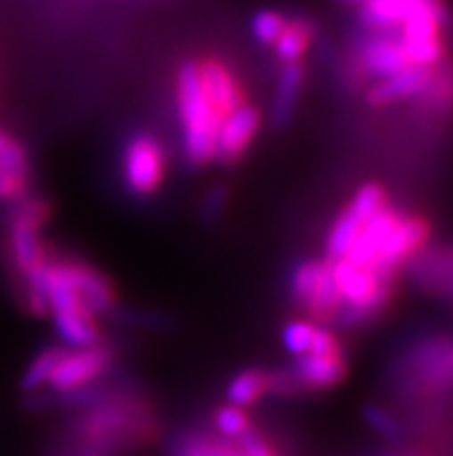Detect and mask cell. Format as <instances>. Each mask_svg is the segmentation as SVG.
<instances>
[{
    "mask_svg": "<svg viewBox=\"0 0 453 456\" xmlns=\"http://www.w3.org/2000/svg\"><path fill=\"white\" fill-rule=\"evenodd\" d=\"M176 102L185 160L190 165H206L215 153V130H218L220 114L201 88L199 65L195 61H185L178 68Z\"/></svg>",
    "mask_w": 453,
    "mask_h": 456,
    "instance_id": "6da1fadb",
    "label": "cell"
},
{
    "mask_svg": "<svg viewBox=\"0 0 453 456\" xmlns=\"http://www.w3.org/2000/svg\"><path fill=\"white\" fill-rule=\"evenodd\" d=\"M344 359L343 353L333 354H312L305 353L296 357V364H294V378L299 380L301 387L308 389H327L338 385L344 378Z\"/></svg>",
    "mask_w": 453,
    "mask_h": 456,
    "instance_id": "7c38bea8",
    "label": "cell"
},
{
    "mask_svg": "<svg viewBox=\"0 0 453 456\" xmlns=\"http://www.w3.org/2000/svg\"><path fill=\"white\" fill-rule=\"evenodd\" d=\"M227 202H230V192H227L224 185H215V188H211L208 195L204 197V218H206L208 223L218 220L220 214L224 211V207H227Z\"/></svg>",
    "mask_w": 453,
    "mask_h": 456,
    "instance_id": "f546056e",
    "label": "cell"
},
{
    "mask_svg": "<svg viewBox=\"0 0 453 456\" xmlns=\"http://www.w3.org/2000/svg\"><path fill=\"white\" fill-rule=\"evenodd\" d=\"M53 327H56L58 338L68 347H86L98 343V327L93 322V315H58L53 318Z\"/></svg>",
    "mask_w": 453,
    "mask_h": 456,
    "instance_id": "ffe728a7",
    "label": "cell"
},
{
    "mask_svg": "<svg viewBox=\"0 0 453 456\" xmlns=\"http://www.w3.org/2000/svg\"><path fill=\"white\" fill-rule=\"evenodd\" d=\"M197 65H199L201 88H204L206 98L211 100V104L220 114V118L230 110H234L236 104L243 102L241 86L236 84L234 75L227 69V65H222L215 58L201 61Z\"/></svg>",
    "mask_w": 453,
    "mask_h": 456,
    "instance_id": "8fae6325",
    "label": "cell"
},
{
    "mask_svg": "<svg viewBox=\"0 0 453 456\" xmlns=\"http://www.w3.org/2000/svg\"><path fill=\"white\" fill-rule=\"evenodd\" d=\"M338 306H340V292L338 288H336L331 260L320 262L315 285H312V289H310V297L303 304V308L310 313V318L333 320Z\"/></svg>",
    "mask_w": 453,
    "mask_h": 456,
    "instance_id": "2e32d148",
    "label": "cell"
},
{
    "mask_svg": "<svg viewBox=\"0 0 453 456\" xmlns=\"http://www.w3.org/2000/svg\"><path fill=\"white\" fill-rule=\"evenodd\" d=\"M69 272H72V281H75L81 301L86 304V308L93 315L111 311V306H114V289L104 281L102 273H98L88 265H79V262H69Z\"/></svg>",
    "mask_w": 453,
    "mask_h": 456,
    "instance_id": "5bb4252c",
    "label": "cell"
},
{
    "mask_svg": "<svg viewBox=\"0 0 453 456\" xmlns=\"http://www.w3.org/2000/svg\"><path fill=\"white\" fill-rule=\"evenodd\" d=\"M356 58H359V68L363 75L373 77V79L393 75L409 65L398 30H370V35L363 37V42L359 45Z\"/></svg>",
    "mask_w": 453,
    "mask_h": 456,
    "instance_id": "ba28073f",
    "label": "cell"
},
{
    "mask_svg": "<svg viewBox=\"0 0 453 456\" xmlns=\"http://www.w3.org/2000/svg\"><path fill=\"white\" fill-rule=\"evenodd\" d=\"M176 456H239L227 443L211 440L206 436H192L183 440L178 447Z\"/></svg>",
    "mask_w": 453,
    "mask_h": 456,
    "instance_id": "83f0119b",
    "label": "cell"
},
{
    "mask_svg": "<svg viewBox=\"0 0 453 456\" xmlns=\"http://www.w3.org/2000/svg\"><path fill=\"white\" fill-rule=\"evenodd\" d=\"M312 334H315V324L308 320H294L282 330V346L289 354L299 357V354L308 353Z\"/></svg>",
    "mask_w": 453,
    "mask_h": 456,
    "instance_id": "d4e9b609",
    "label": "cell"
},
{
    "mask_svg": "<svg viewBox=\"0 0 453 456\" xmlns=\"http://www.w3.org/2000/svg\"><path fill=\"white\" fill-rule=\"evenodd\" d=\"M308 353L333 354V353H340V346H338V341H336V336H333L331 330H327V327H317L315 324V334H312V341H310Z\"/></svg>",
    "mask_w": 453,
    "mask_h": 456,
    "instance_id": "4dcf8cb0",
    "label": "cell"
},
{
    "mask_svg": "<svg viewBox=\"0 0 453 456\" xmlns=\"http://www.w3.org/2000/svg\"><path fill=\"white\" fill-rule=\"evenodd\" d=\"M336 3H343V5H350V7H359L363 0H336Z\"/></svg>",
    "mask_w": 453,
    "mask_h": 456,
    "instance_id": "d6a6232c",
    "label": "cell"
},
{
    "mask_svg": "<svg viewBox=\"0 0 453 456\" xmlns=\"http://www.w3.org/2000/svg\"><path fill=\"white\" fill-rule=\"evenodd\" d=\"M215 428H218V434L222 436V438L236 440L250 428V419H247L246 411L239 408V405H222V408L215 412Z\"/></svg>",
    "mask_w": 453,
    "mask_h": 456,
    "instance_id": "cb8c5ba5",
    "label": "cell"
},
{
    "mask_svg": "<svg viewBox=\"0 0 453 456\" xmlns=\"http://www.w3.org/2000/svg\"><path fill=\"white\" fill-rule=\"evenodd\" d=\"M42 216H44L42 207L37 202H33L26 204L14 216V220H12V260H14V265H17V269L21 273L44 257V250H42L40 243V232H37Z\"/></svg>",
    "mask_w": 453,
    "mask_h": 456,
    "instance_id": "30bf717a",
    "label": "cell"
},
{
    "mask_svg": "<svg viewBox=\"0 0 453 456\" xmlns=\"http://www.w3.org/2000/svg\"><path fill=\"white\" fill-rule=\"evenodd\" d=\"M236 443H239V456H276L273 447L262 436L255 434L253 428H247L246 434L239 436Z\"/></svg>",
    "mask_w": 453,
    "mask_h": 456,
    "instance_id": "f1b7e54d",
    "label": "cell"
},
{
    "mask_svg": "<svg viewBox=\"0 0 453 456\" xmlns=\"http://www.w3.org/2000/svg\"><path fill=\"white\" fill-rule=\"evenodd\" d=\"M257 130V107L246 102L236 104L234 110H230L220 118L218 130H215V153H213V160H220L224 165L239 160L246 153L247 144L255 139Z\"/></svg>",
    "mask_w": 453,
    "mask_h": 456,
    "instance_id": "52a82bcc",
    "label": "cell"
},
{
    "mask_svg": "<svg viewBox=\"0 0 453 456\" xmlns=\"http://www.w3.org/2000/svg\"><path fill=\"white\" fill-rule=\"evenodd\" d=\"M386 204L384 188L379 183H363L359 191L354 192L352 202L347 204L343 214L333 220L331 230L327 237V255L328 260H338L350 253L352 243L359 237L363 223L373 214H377L379 208Z\"/></svg>",
    "mask_w": 453,
    "mask_h": 456,
    "instance_id": "3957f363",
    "label": "cell"
},
{
    "mask_svg": "<svg viewBox=\"0 0 453 456\" xmlns=\"http://www.w3.org/2000/svg\"><path fill=\"white\" fill-rule=\"evenodd\" d=\"M363 419H366V424L373 428V431H377L379 436H384V438L389 440L398 438V436L402 434L400 422H398L396 417L391 415L386 408H382V405L377 403H368L366 408H363Z\"/></svg>",
    "mask_w": 453,
    "mask_h": 456,
    "instance_id": "4316f807",
    "label": "cell"
},
{
    "mask_svg": "<svg viewBox=\"0 0 453 456\" xmlns=\"http://www.w3.org/2000/svg\"><path fill=\"white\" fill-rule=\"evenodd\" d=\"M396 218H398V211H393V208L384 204V207L379 208L377 214H373L366 223H363L359 237L354 239L350 253L344 255V257L356 262V265L373 266V262L377 260L379 248H382V243H384L386 234H389V230L393 227Z\"/></svg>",
    "mask_w": 453,
    "mask_h": 456,
    "instance_id": "4fadbf2b",
    "label": "cell"
},
{
    "mask_svg": "<svg viewBox=\"0 0 453 456\" xmlns=\"http://www.w3.org/2000/svg\"><path fill=\"white\" fill-rule=\"evenodd\" d=\"M269 392V373L259 369H247L236 373L227 385V401L239 408L257 403Z\"/></svg>",
    "mask_w": 453,
    "mask_h": 456,
    "instance_id": "d6986e66",
    "label": "cell"
},
{
    "mask_svg": "<svg viewBox=\"0 0 453 456\" xmlns=\"http://www.w3.org/2000/svg\"><path fill=\"white\" fill-rule=\"evenodd\" d=\"M0 169L19 181H26V174H28V158H26V151H23L21 144L14 142L10 134L3 133V130H0Z\"/></svg>",
    "mask_w": 453,
    "mask_h": 456,
    "instance_id": "7402d4cb",
    "label": "cell"
},
{
    "mask_svg": "<svg viewBox=\"0 0 453 456\" xmlns=\"http://www.w3.org/2000/svg\"><path fill=\"white\" fill-rule=\"evenodd\" d=\"M433 79H435V75L431 72V68L405 65V68L393 72V75L375 79V84L368 91V102L375 104V107H382V104L414 98V95L431 91Z\"/></svg>",
    "mask_w": 453,
    "mask_h": 456,
    "instance_id": "9c48e42d",
    "label": "cell"
},
{
    "mask_svg": "<svg viewBox=\"0 0 453 456\" xmlns=\"http://www.w3.org/2000/svg\"><path fill=\"white\" fill-rule=\"evenodd\" d=\"M331 269L340 292V306L333 320L340 327H359L386 306L391 297V276L379 273L373 266L356 265L347 257L331 260Z\"/></svg>",
    "mask_w": 453,
    "mask_h": 456,
    "instance_id": "7a4b0ae2",
    "label": "cell"
},
{
    "mask_svg": "<svg viewBox=\"0 0 453 456\" xmlns=\"http://www.w3.org/2000/svg\"><path fill=\"white\" fill-rule=\"evenodd\" d=\"M317 269H320V262L315 260H305L299 262V265L292 269V276H289V292L296 299V304L303 306L310 297V289L315 285Z\"/></svg>",
    "mask_w": 453,
    "mask_h": 456,
    "instance_id": "484cf974",
    "label": "cell"
},
{
    "mask_svg": "<svg viewBox=\"0 0 453 456\" xmlns=\"http://www.w3.org/2000/svg\"><path fill=\"white\" fill-rule=\"evenodd\" d=\"M287 17H282L280 12L276 10H259L255 12L250 19V33L259 45L271 46L278 35H280L282 26H285Z\"/></svg>",
    "mask_w": 453,
    "mask_h": 456,
    "instance_id": "603a6c76",
    "label": "cell"
},
{
    "mask_svg": "<svg viewBox=\"0 0 453 456\" xmlns=\"http://www.w3.org/2000/svg\"><path fill=\"white\" fill-rule=\"evenodd\" d=\"M301 88H303V65L285 63L276 86V98H273V123L278 127H285L292 121L294 110L299 104Z\"/></svg>",
    "mask_w": 453,
    "mask_h": 456,
    "instance_id": "9a60e30c",
    "label": "cell"
},
{
    "mask_svg": "<svg viewBox=\"0 0 453 456\" xmlns=\"http://www.w3.org/2000/svg\"><path fill=\"white\" fill-rule=\"evenodd\" d=\"M58 354L61 350L58 347H46L40 354H35L33 362L28 364L26 373L21 378V389L23 392H37L49 382V376H52V369L56 364Z\"/></svg>",
    "mask_w": 453,
    "mask_h": 456,
    "instance_id": "44dd1931",
    "label": "cell"
},
{
    "mask_svg": "<svg viewBox=\"0 0 453 456\" xmlns=\"http://www.w3.org/2000/svg\"><path fill=\"white\" fill-rule=\"evenodd\" d=\"M425 241H428V223L417 216L398 214L396 223L379 248L377 260L373 262V269L393 278L398 266L412 260L414 255L424 248Z\"/></svg>",
    "mask_w": 453,
    "mask_h": 456,
    "instance_id": "8992f818",
    "label": "cell"
},
{
    "mask_svg": "<svg viewBox=\"0 0 453 456\" xmlns=\"http://www.w3.org/2000/svg\"><path fill=\"white\" fill-rule=\"evenodd\" d=\"M412 3L414 0H363L356 7L359 21L368 30H398Z\"/></svg>",
    "mask_w": 453,
    "mask_h": 456,
    "instance_id": "e0dca14e",
    "label": "cell"
},
{
    "mask_svg": "<svg viewBox=\"0 0 453 456\" xmlns=\"http://www.w3.org/2000/svg\"><path fill=\"white\" fill-rule=\"evenodd\" d=\"M165 176V151L150 134H134L123 153V181L137 197L153 195Z\"/></svg>",
    "mask_w": 453,
    "mask_h": 456,
    "instance_id": "277c9868",
    "label": "cell"
},
{
    "mask_svg": "<svg viewBox=\"0 0 453 456\" xmlns=\"http://www.w3.org/2000/svg\"><path fill=\"white\" fill-rule=\"evenodd\" d=\"M310 40H312V28L305 19H287L271 46L276 49V56L282 63H301Z\"/></svg>",
    "mask_w": 453,
    "mask_h": 456,
    "instance_id": "ac0fdd59",
    "label": "cell"
},
{
    "mask_svg": "<svg viewBox=\"0 0 453 456\" xmlns=\"http://www.w3.org/2000/svg\"><path fill=\"white\" fill-rule=\"evenodd\" d=\"M21 188L23 181L14 179V176L0 169V200H14L21 192Z\"/></svg>",
    "mask_w": 453,
    "mask_h": 456,
    "instance_id": "1f68e13d",
    "label": "cell"
},
{
    "mask_svg": "<svg viewBox=\"0 0 453 456\" xmlns=\"http://www.w3.org/2000/svg\"><path fill=\"white\" fill-rule=\"evenodd\" d=\"M109 359V350L98 347V343L86 347H69L68 353L61 350L46 385H52L58 394L77 387H86V385L98 380L107 370Z\"/></svg>",
    "mask_w": 453,
    "mask_h": 456,
    "instance_id": "5b68a950",
    "label": "cell"
}]
</instances>
